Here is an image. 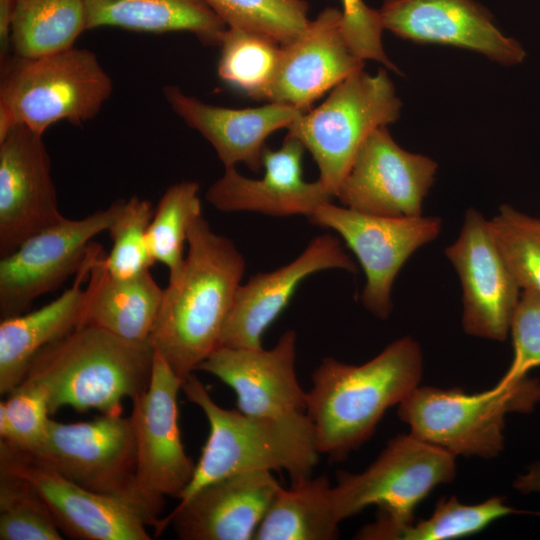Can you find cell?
<instances>
[{"label": "cell", "mask_w": 540, "mask_h": 540, "mask_svg": "<svg viewBox=\"0 0 540 540\" xmlns=\"http://www.w3.org/2000/svg\"><path fill=\"white\" fill-rule=\"evenodd\" d=\"M153 213L149 200L137 196L123 200L107 231L112 240L111 251L105 257L110 274L130 278L148 271L155 263L147 243V230Z\"/></svg>", "instance_id": "cell-35"}, {"label": "cell", "mask_w": 540, "mask_h": 540, "mask_svg": "<svg viewBox=\"0 0 540 540\" xmlns=\"http://www.w3.org/2000/svg\"><path fill=\"white\" fill-rule=\"evenodd\" d=\"M87 30L84 0H16L12 54L38 57L75 46Z\"/></svg>", "instance_id": "cell-29"}, {"label": "cell", "mask_w": 540, "mask_h": 540, "mask_svg": "<svg viewBox=\"0 0 540 540\" xmlns=\"http://www.w3.org/2000/svg\"><path fill=\"white\" fill-rule=\"evenodd\" d=\"M188 253L169 282L151 334L154 349L183 380L220 346L246 262L229 238L201 215L188 231Z\"/></svg>", "instance_id": "cell-1"}, {"label": "cell", "mask_w": 540, "mask_h": 540, "mask_svg": "<svg viewBox=\"0 0 540 540\" xmlns=\"http://www.w3.org/2000/svg\"><path fill=\"white\" fill-rule=\"evenodd\" d=\"M218 75L255 100H265L274 80L281 44L273 38L227 27L220 43Z\"/></svg>", "instance_id": "cell-30"}, {"label": "cell", "mask_w": 540, "mask_h": 540, "mask_svg": "<svg viewBox=\"0 0 540 540\" xmlns=\"http://www.w3.org/2000/svg\"><path fill=\"white\" fill-rule=\"evenodd\" d=\"M182 391L206 416L209 435L179 502L210 483L241 473L285 470L291 483L312 477L320 454L306 413L263 418L223 408L194 374L184 380Z\"/></svg>", "instance_id": "cell-4"}, {"label": "cell", "mask_w": 540, "mask_h": 540, "mask_svg": "<svg viewBox=\"0 0 540 540\" xmlns=\"http://www.w3.org/2000/svg\"><path fill=\"white\" fill-rule=\"evenodd\" d=\"M124 199L81 219L37 232L0 260V317L24 313L34 299L59 287L83 264L92 238L108 231Z\"/></svg>", "instance_id": "cell-11"}, {"label": "cell", "mask_w": 540, "mask_h": 540, "mask_svg": "<svg viewBox=\"0 0 540 540\" xmlns=\"http://www.w3.org/2000/svg\"><path fill=\"white\" fill-rule=\"evenodd\" d=\"M64 218L43 136L10 128L0 136V256Z\"/></svg>", "instance_id": "cell-16"}, {"label": "cell", "mask_w": 540, "mask_h": 540, "mask_svg": "<svg viewBox=\"0 0 540 540\" xmlns=\"http://www.w3.org/2000/svg\"><path fill=\"white\" fill-rule=\"evenodd\" d=\"M308 220L337 232L357 257L366 282L361 295L365 309L385 320L393 309L392 287L397 274L422 246L441 232L438 217H386L362 213L330 202Z\"/></svg>", "instance_id": "cell-10"}, {"label": "cell", "mask_w": 540, "mask_h": 540, "mask_svg": "<svg viewBox=\"0 0 540 540\" xmlns=\"http://www.w3.org/2000/svg\"><path fill=\"white\" fill-rule=\"evenodd\" d=\"M304 150V146L290 136L285 137L277 150L266 146L261 179L244 177L235 167H227L223 176L208 188L206 200L223 212L308 217L334 197L319 180L307 182L303 179Z\"/></svg>", "instance_id": "cell-22"}, {"label": "cell", "mask_w": 540, "mask_h": 540, "mask_svg": "<svg viewBox=\"0 0 540 540\" xmlns=\"http://www.w3.org/2000/svg\"><path fill=\"white\" fill-rule=\"evenodd\" d=\"M0 468L27 479L52 512L61 532L82 540H150L162 505L140 491L105 494L84 488L30 454L0 441Z\"/></svg>", "instance_id": "cell-9"}, {"label": "cell", "mask_w": 540, "mask_h": 540, "mask_svg": "<svg viewBox=\"0 0 540 540\" xmlns=\"http://www.w3.org/2000/svg\"><path fill=\"white\" fill-rule=\"evenodd\" d=\"M422 373V350L410 336L361 365L322 359L312 373L306 407L318 453L339 461L360 447L386 410L419 386Z\"/></svg>", "instance_id": "cell-2"}, {"label": "cell", "mask_w": 540, "mask_h": 540, "mask_svg": "<svg viewBox=\"0 0 540 540\" xmlns=\"http://www.w3.org/2000/svg\"><path fill=\"white\" fill-rule=\"evenodd\" d=\"M341 20V10L327 7L309 20L299 36L281 45L266 101L305 113L327 91L363 69L364 61L344 38Z\"/></svg>", "instance_id": "cell-20"}, {"label": "cell", "mask_w": 540, "mask_h": 540, "mask_svg": "<svg viewBox=\"0 0 540 540\" xmlns=\"http://www.w3.org/2000/svg\"><path fill=\"white\" fill-rule=\"evenodd\" d=\"M540 402V381L528 376L474 394L418 386L399 405L410 434L452 455L492 458L504 448L507 414L530 412Z\"/></svg>", "instance_id": "cell-6"}, {"label": "cell", "mask_w": 540, "mask_h": 540, "mask_svg": "<svg viewBox=\"0 0 540 540\" xmlns=\"http://www.w3.org/2000/svg\"><path fill=\"white\" fill-rule=\"evenodd\" d=\"M112 87L88 49L73 46L38 57L11 54L1 61L0 136L16 125L42 136L61 120L80 126L100 112Z\"/></svg>", "instance_id": "cell-5"}, {"label": "cell", "mask_w": 540, "mask_h": 540, "mask_svg": "<svg viewBox=\"0 0 540 540\" xmlns=\"http://www.w3.org/2000/svg\"><path fill=\"white\" fill-rule=\"evenodd\" d=\"M86 26L150 33L190 32L220 46L227 25L204 0H84Z\"/></svg>", "instance_id": "cell-26"}, {"label": "cell", "mask_w": 540, "mask_h": 540, "mask_svg": "<svg viewBox=\"0 0 540 540\" xmlns=\"http://www.w3.org/2000/svg\"><path fill=\"white\" fill-rule=\"evenodd\" d=\"M341 4L342 33L355 55L363 61H376L386 69L400 73L383 48L384 27L379 10L369 7L363 0H341Z\"/></svg>", "instance_id": "cell-38"}, {"label": "cell", "mask_w": 540, "mask_h": 540, "mask_svg": "<svg viewBox=\"0 0 540 540\" xmlns=\"http://www.w3.org/2000/svg\"><path fill=\"white\" fill-rule=\"evenodd\" d=\"M379 12L384 30L417 44L463 48L505 66L526 56L475 0H384Z\"/></svg>", "instance_id": "cell-17"}, {"label": "cell", "mask_w": 540, "mask_h": 540, "mask_svg": "<svg viewBox=\"0 0 540 540\" xmlns=\"http://www.w3.org/2000/svg\"><path fill=\"white\" fill-rule=\"evenodd\" d=\"M0 539L61 540L49 507L23 476L0 468Z\"/></svg>", "instance_id": "cell-32"}, {"label": "cell", "mask_w": 540, "mask_h": 540, "mask_svg": "<svg viewBox=\"0 0 540 540\" xmlns=\"http://www.w3.org/2000/svg\"><path fill=\"white\" fill-rule=\"evenodd\" d=\"M455 458L410 433L398 435L364 471L339 474L333 487L339 520L376 505L378 514L391 523L413 521L415 509L430 492L455 478Z\"/></svg>", "instance_id": "cell-8"}, {"label": "cell", "mask_w": 540, "mask_h": 540, "mask_svg": "<svg viewBox=\"0 0 540 540\" xmlns=\"http://www.w3.org/2000/svg\"><path fill=\"white\" fill-rule=\"evenodd\" d=\"M31 456L95 492L139 491L135 437L129 417L122 413L74 423L51 419L42 447Z\"/></svg>", "instance_id": "cell-13"}, {"label": "cell", "mask_w": 540, "mask_h": 540, "mask_svg": "<svg viewBox=\"0 0 540 540\" xmlns=\"http://www.w3.org/2000/svg\"><path fill=\"white\" fill-rule=\"evenodd\" d=\"M280 488L272 471L223 478L179 502L158 520L155 535L171 525L182 540H254Z\"/></svg>", "instance_id": "cell-19"}, {"label": "cell", "mask_w": 540, "mask_h": 540, "mask_svg": "<svg viewBox=\"0 0 540 540\" xmlns=\"http://www.w3.org/2000/svg\"><path fill=\"white\" fill-rule=\"evenodd\" d=\"M86 257V256H85ZM88 267L84 259L72 286L41 308L1 319L0 394L7 396L24 380L45 347L81 327Z\"/></svg>", "instance_id": "cell-25"}, {"label": "cell", "mask_w": 540, "mask_h": 540, "mask_svg": "<svg viewBox=\"0 0 540 540\" xmlns=\"http://www.w3.org/2000/svg\"><path fill=\"white\" fill-rule=\"evenodd\" d=\"M184 380L155 350L147 389L132 400L129 420L136 443V485L151 501L180 499L195 463L187 455L178 424L177 398Z\"/></svg>", "instance_id": "cell-12"}, {"label": "cell", "mask_w": 540, "mask_h": 540, "mask_svg": "<svg viewBox=\"0 0 540 540\" xmlns=\"http://www.w3.org/2000/svg\"><path fill=\"white\" fill-rule=\"evenodd\" d=\"M328 269L355 273L357 265L336 237L323 234L287 265L250 277L237 290L220 345L262 348L264 332L285 309L299 284L311 274Z\"/></svg>", "instance_id": "cell-21"}, {"label": "cell", "mask_w": 540, "mask_h": 540, "mask_svg": "<svg viewBox=\"0 0 540 540\" xmlns=\"http://www.w3.org/2000/svg\"><path fill=\"white\" fill-rule=\"evenodd\" d=\"M48 396L33 382L23 380L0 402L1 441L34 455L42 447L51 421Z\"/></svg>", "instance_id": "cell-36"}, {"label": "cell", "mask_w": 540, "mask_h": 540, "mask_svg": "<svg viewBox=\"0 0 540 540\" xmlns=\"http://www.w3.org/2000/svg\"><path fill=\"white\" fill-rule=\"evenodd\" d=\"M105 257L102 246L91 242L81 327L94 326L130 341L151 340L164 289L149 270L130 278L113 276Z\"/></svg>", "instance_id": "cell-24"}, {"label": "cell", "mask_w": 540, "mask_h": 540, "mask_svg": "<svg viewBox=\"0 0 540 540\" xmlns=\"http://www.w3.org/2000/svg\"><path fill=\"white\" fill-rule=\"evenodd\" d=\"M16 0H0V59L8 58L11 50V29Z\"/></svg>", "instance_id": "cell-39"}, {"label": "cell", "mask_w": 540, "mask_h": 540, "mask_svg": "<svg viewBox=\"0 0 540 540\" xmlns=\"http://www.w3.org/2000/svg\"><path fill=\"white\" fill-rule=\"evenodd\" d=\"M510 333L513 341V360L497 383H515L540 366V293L522 290L512 317Z\"/></svg>", "instance_id": "cell-37"}, {"label": "cell", "mask_w": 540, "mask_h": 540, "mask_svg": "<svg viewBox=\"0 0 540 540\" xmlns=\"http://www.w3.org/2000/svg\"><path fill=\"white\" fill-rule=\"evenodd\" d=\"M154 354L151 340L130 341L82 326L40 351L24 380L45 390L51 415L63 407L121 414L124 399L147 389Z\"/></svg>", "instance_id": "cell-3"}, {"label": "cell", "mask_w": 540, "mask_h": 540, "mask_svg": "<svg viewBox=\"0 0 540 540\" xmlns=\"http://www.w3.org/2000/svg\"><path fill=\"white\" fill-rule=\"evenodd\" d=\"M401 108L386 69L374 75L362 69L336 85L317 108L301 113L287 136L311 153L318 180L335 197L361 144L377 128L396 122Z\"/></svg>", "instance_id": "cell-7"}, {"label": "cell", "mask_w": 540, "mask_h": 540, "mask_svg": "<svg viewBox=\"0 0 540 540\" xmlns=\"http://www.w3.org/2000/svg\"><path fill=\"white\" fill-rule=\"evenodd\" d=\"M163 94L171 109L213 146L225 168L244 163L254 172L263 167L267 137L303 113L274 102L243 109L210 105L174 85L165 86Z\"/></svg>", "instance_id": "cell-23"}, {"label": "cell", "mask_w": 540, "mask_h": 540, "mask_svg": "<svg viewBox=\"0 0 540 540\" xmlns=\"http://www.w3.org/2000/svg\"><path fill=\"white\" fill-rule=\"evenodd\" d=\"M513 486L524 494L540 492V462L532 464L526 473L519 475Z\"/></svg>", "instance_id": "cell-40"}, {"label": "cell", "mask_w": 540, "mask_h": 540, "mask_svg": "<svg viewBox=\"0 0 540 540\" xmlns=\"http://www.w3.org/2000/svg\"><path fill=\"white\" fill-rule=\"evenodd\" d=\"M444 253L461 283L464 332L494 341L506 340L521 292L489 221L469 208L458 238Z\"/></svg>", "instance_id": "cell-15"}, {"label": "cell", "mask_w": 540, "mask_h": 540, "mask_svg": "<svg viewBox=\"0 0 540 540\" xmlns=\"http://www.w3.org/2000/svg\"><path fill=\"white\" fill-rule=\"evenodd\" d=\"M437 163L400 147L386 126L359 147L335 198L350 209L386 217H418Z\"/></svg>", "instance_id": "cell-14"}, {"label": "cell", "mask_w": 540, "mask_h": 540, "mask_svg": "<svg viewBox=\"0 0 540 540\" xmlns=\"http://www.w3.org/2000/svg\"><path fill=\"white\" fill-rule=\"evenodd\" d=\"M199 190V184L194 181H181L168 187L147 230L151 257L168 268L169 282L176 280L182 271L189 228L202 215Z\"/></svg>", "instance_id": "cell-31"}, {"label": "cell", "mask_w": 540, "mask_h": 540, "mask_svg": "<svg viewBox=\"0 0 540 540\" xmlns=\"http://www.w3.org/2000/svg\"><path fill=\"white\" fill-rule=\"evenodd\" d=\"M339 520L326 475L281 487L254 540H334Z\"/></svg>", "instance_id": "cell-27"}, {"label": "cell", "mask_w": 540, "mask_h": 540, "mask_svg": "<svg viewBox=\"0 0 540 540\" xmlns=\"http://www.w3.org/2000/svg\"><path fill=\"white\" fill-rule=\"evenodd\" d=\"M229 28L269 36L286 44L306 28L305 0H204Z\"/></svg>", "instance_id": "cell-33"}, {"label": "cell", "mask_w": 540, "mask_h": 540, "mask_svg": "<svg viewBox=\"0 0 540 540\" xmlns=\"http://www.w3.org/2000/svg\"><path fill=\"white\" fill-rule=\"evenodd\" d=\"M522 511L494 496L481 503L464 504L457 497L441 498L425 520L394 524L378 515L355 535L360 540H451L472 536L494 521Z\"/></svg>", "instance_id": "cell-28"}, {"label": "cell", "mask_w": 540, "mask_h": 540, "mask_svg": "<svg viewBox=\"0 0 540 540\" xmlns=\"http://www.w3.org/2000/svg\"><path fill=\"white\" fill-rule=\"evenodd\" d=\"M489 225L520 289L540 293V219L504 204Z\"/></svg>", "instance_id": "cell-34"}, {"label": "cell", "mask_w": 540, "mask_h": 540, "mask_svg": "<svg viewBox=\"0 0 540 540\" xmlns=\"http://www.w3.org/2000/svg\"><path fill=\"white\" fill-rule=\"evenodd\" d=\"M297 334L285 331L271 349L220 345L198 367L229 386L244 414L281 418L306 413L307 392L296 374Z\"/></svg>", "instance_id": "cell-18"}]
</instances>
